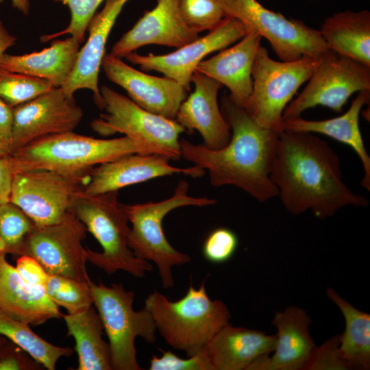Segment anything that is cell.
<instances>
[{
	"mask_svg": "<svg viewBox=\"0 0 370 370\" xmlns=\"http://www.w3.org/2000/svg\"><path fill=\"white\" fill-rule=\"evenodd\" d=\"M186 25L199 33L211 31L225 18L217 0H177Z\"/></svg>",
	"mask_w": 370,
	"mask_h": 370,
	"instance_id": "836d02e7",
	"label": "cell"
},
{
	"mask_svg": "<svg viewBox=\"0 0 370 370\" xmlns=\"http://www.w3.org/2000/svg\"><path fill=\"white\" fill-rule=\"evenodd\" d=\"M16 269L23 281L27 284L42 288L49 273L34 258L27 255L19 256Z\"/></svg>",
	"mask_w": 370,
	"mask_h": 370,
	"instance_id": "ab89813d",
	"label": "cell"
},
{
	"mask_svg": "<svg viewBox=\"0 0 370 370\" xmlns=\"http://www.w3.org/2000/svg\"><path fill=\"white\" fill-rule=\"evenodd\" d=\"M370 98V90L358 92L351 106L343 114L321 121H310L301 116L282 120L280 132L321 134L353 149L359 158L364 170L361 186L370 190V157L365 148L359 127V116L364 105Z\"/></svg>",
	"mask_w": 370,
	"mask_h": 370,
	"instance_id": "d4e9b609",
	"label": "cell"
},
{
	"mask_svg": "<svg viewBox=\"0 0 370 370\" xmlns=\"http://www.w3.org/2000/svg\"><path fill=\"white\" fill-rule=\"evenodd\" d=\"M53 87L47 79L0 68V98L13 108L36 98Z\"/></svg>",
	"mask_w": 370,
	"mask_h": 370,
	"instance_id": "d6a6232c",
	"label": "cell"
},
{
	"mask_svg": "<svg viewBox=\"0 0 370 370\" xmlns=\"http://www.w3.org/2000/svg\"><path fill=\"white\" fill-rule=\"evenodd\" d=\"M128 0H106L102 10L95 14L87 30L88 37L80 47L73 69L66 83L61 87L70 98L79 89L93 92L95 103L103 109V99L99 87V73L105 56V49L110 33Z\"/></svg>",
	"mask_w": 370,
	"mask_h": 370,
	"instance_id": "ffe728a7",
	"label": "cell"
},
{
	"mask_svg": "<svg viewBox=\"0 0 370 370\" xmlns=\"http://www.w3.org/2000/svg\"><path fill=\"white\" fill-rule=\"evenodd\" d=\"M327 296L341 311L345 323L338 350L347 369H369L370 314L362 312L328 288Z\"/></svg>",
	"mask_w": 370,
	"mask_h": 370,
	"instance_id": "f1b7e54d",
	"label": "cell"
},
{
	"mask_svg": "<svg viewBox=\"0 0 370 370\" xmlns=\"http://www.w3.org/2000/svg\"><path fill=\"white\" fill-rule=\"evenodd\" d=\"M45 367L23 348L7 339L0 345V370H41Z\"/></svg>",
	"mask_w": 370,
	"mask_h": 370,
	"instance_id": "74e56055",
	"label": "cell"
},
{
	"mask_svg": "<svg viewBox=\"0 0 370 370\" xmlns=\"http://www.w3.org/2000/svg\"><path fill=\"white\" fill-rule=\"evenodd\" d=\"M261 38L247 32L235 45L202 60L196 70L225 86L230 99L245 108L252 92L251 71Z\"/></svg>",
	"mask_w": 370,
	"mask_h": 370,
	"instance_id": "7402d4cb",
	"label": "cell"
},
{
	"mask_svg": "<svg viewBox=\"0 0 370 370\" xmlns=\"http://www.w3.org/2000/svg\"><path fill=\"white\" fill-rule=\"evenodd\" d=\"M199 177L205 170L195 165L188 168L175 167L169 160L157 154L132 153L95 166L89 173L83 193L96 195L173 174Z\"/></svg>",
	"mask_w": 370,
	"mask_h": 370,
	"instance_id": "e0dca14e",
	"label": "cell"
},
{
	"mask_svg": "<svg viewBox=\"0 0 370 370\" xmlns=\"http://www.w3.org/2000/svg\"><path fill=\"white\" fill-rule=\"evenodd\" d=\"M100 92L106 112L90 123L95 132L102 136L123 134L153 154L169 160L181 158L180 136L186 131L175 120L151 113L107 86Z\"/></svg>",
	"mask_w": 370,
	"mask_h": 370,
	"instance_id": "ba28073f",
	"label": "cell"
},
{
	"mask_svg": "<svg viewBox=\"0 0 370 370\" xmlns=\"http://www.w3.org/2000/svg\"><path fill=\"white\" fill-rule=\"evenodd\" d=\"M88 178H73L47 170L16 173L10 202L18 207L35 226L54 224L72 209Z\"/></svg>",
	"mask_w": 370,
	"mask_h": 370,
	"instance_id": "7c38bea8",
	"label": "cell"
},
{
	"mask_svg": "<svg viewBox=\"0 0 370 370\" xmlns=\"http://www.w3.org/2000/svg\"><path fill=\"white\" fill-rule=\"evenodd\" d=\"M199 37L184 22L177 0H157L156 5L114 43L110 54L122 58L151 44L178 49Z\"/></svg>",
	"mask_w": 370,
	"mask_h": 370,
	"instance_id": "ac0fdd59",
	"label": "cell"
},
{
	"mask_svg": "<svg viewBox=\"0 0 370 370\" xmlns=\"http://www.w3.org/2000/svg\"><path fill=\"white\" fill-rule=\"evenodd\" d=\"M224 14L239 21L246 32L265 38L282 60L319 58L329 50L319 30L299 20L288 19L257 0H217Z\"/></svg>",
	"mask_w": 370,
	"mask_h": 370,
	"instance_id": "30bf717a",
	"label": "cell"
},
{
	"mask_svg": "<svg viewBox=\"0 0 370 370\" xmlns=\"http://www.w3.org/2000/svg\"><path fill=\"white\" fill-rule=\"evenodd\" d=\"M238 245V239L234 231L227 227H218L206 238L202 247V254L210 262L224 263L234 256Z\"/></svg>",
	"mask_w": 370,
	"mask_h": 370,
	"instance_id": "d590c367",
	"label": "cell"
},
{
	"mask_svg": "<svg viewBox=\"0 0 370 370\" xmlns=\"http://www.w3.org/2000/svg\"><path fill=\"white\" fill-rule=\"evenodd\" d=\"M144 307L164 341L171 347L185 352L188 357L204 352L231 318L223 301L210 299L204 281L195 289L190 280L186 294L175 301L154 290L145 299Z\"/></svg>",
	"mask_w": 370,
	"mask_h": 370,
	"instance_id": "277c9868",
	"label": "cell"
},
{
	"mask_svg": "<svg viewBox=\"0 0 370 370\" xmlns=\"http://www.w3.org/2000/svg\"><path fill=\"white\" fill-rule=\"evenodd\" d=\"M101 68L108 79L122 87L135 103L165 118L175 120L187 97L188 90L176 81L145 73L110 53L105 54Z\"/></svg>",
	"mask_w": 370,
	"mask_h": 370,
	"instance_id": "2e32d148",
	"label": "cell"
},
{
	"mask_svg": "<svg viewBox=\"0 0 370 370\" xmlns=\"http://www.w3.org/2000/svg\"><path fill=\"white\" fill-rule=\"evenodd\" d=\"M89 284L93 305L109 341L112 369L140 370L135 340L140 336L149 343L156 341V326L151 313L145 307L133 309L135 294L122 284L107 286L100 280Z\"/></svg>",
	"mask_w": 370,
	"mask_h": 370,
	"instance_id": "52a82bcc",
	"label": "cell"
},
{
	"mask_svg": "<svg viewBox=\"0 0 370 370\" xmlns=\"http://www.w3.org/2000/svg\"><path fill=\"white\" fill-rule=\"evenodd\" d=\"M310 323L307 312L296 306L276 312L271 322L278 331L274 354L258 360L248 370L308 369L317 348L309 332Z\"/></svg>",
	"mask_w": 370,
	"mask_h": 370,
	"instance_id": "44dd1931",
	"label": "cell"
},
{
	"mask_svg": "<svg viewBox=\"0 0 370 370\" xmlns=\"http://www.w3.org/2000/svg\"><path fill=\"white\" fill-rule=\"evenodd\" d=\"M66 5L71 11V21L63 30L40 37L42 42L52 40L58 36L69 34L82 43L88 25L99 5L104 0H53Z\"/></svg>",
	"mask_w": 370,
	"mask_h": 370,
	"instance_id": "e575fe53",
	"label": "cell"
},
{
	"mask_svg": "<svg viewBox=\"0 0 370 370\" xmlns=\"http://www.w3.org/2000/svg\"><path fill=\"white\" fill-rule=\"evenodd\" d=\"M339 335L317 348L308 369H347L338 347Z\"/></svg>",
	"mask_w": 370,
	"mask_h": 370,
	"instance_id": "f35d334b",
	"label": "cell"
},
{
	"mask_svg": "<svg viewBox=\"0 0 370 370\" xmlns=\"http://www.w3.org/2000/svg\"><path fill=\"white\" fill-rule=\"evenodd\" d=\"M132 153L153 154L146 146L126 136L100 139L72 131L35 140L13 151L8 159L13 175L47 170L86 179L95 166Z\"/></svg>",
	"mask_w": 370,
	"mask_h": 370,
	"instance_id": "3957f363",
	"label": "cell"
},
{
	"mask_svg": "<svg viewBox=\"0 0 370 370\" xmlns=\"http://www.w3.org/2000/svg\"><path fill=\"white\" fill-rule=\"evenodd\" d=\"M191 83L194 85V90L181 103L175 120L186 132L197 130L206 147L221 149L231 138L230 127L217 101L222 85L197 70L193 74Z\"/></svg>",
	"mask_w": 370,
	"mask_h": 370,
	"instance_id": "d6986e66",
	"label": "cell"
},
{
	"mask_svg": "<svg viewBox=\"0 0 370 370\" xmlns=\"http://www.w3.org/2000/svg\"><path fill=\"white\" fill-rule=\"evenodd\" d=\"M10 154L9 146L0 140V158L8 157Z\"/></svg>",
	"mask_w": 370,
	"mask_h": 370,
	"instance_id": "f6af8a7d",
	"label": "cell"
},
{
	"mask_svg": "<svg viewBox=\"0 0 370 370\" xmlns=\"http://www.w3.org/2000/svg\"><path fill=\"white\" fill-rule=\"evenodd\" d=\"M370 90V66L328 50L319 59L308 83L283 112L282 119L301 116L317 106L341 112L349 97Z\"/></svg>",
	"mask_w": 370,
	"mask_h": 370,
	"instance_id": "8fae6325",
	"label": "cell"
},
{
	"mask_svg": "<svg viewBox=\"0 0 370 370\" xmlns=\"http://www.w3.org/2000/svg\"><path fill=\"white\" fill-rule=\"evenodd\" d=\"M7 341V338L0 334V345L4 343Z\"/></svg>",
	"mask_w": 370,
	"mask_h": 370,
	"instance_id": "bcb514c9",
	"label": "cell"
},
{
	"mask_svg": "<svg viewBox=\"0 0 370 370\" xmlns=\"http://www.w3.org/2000/svg\"><path fill=\"white\" fill-rule=\"evenodd\" d=\"M221 111L231 130L229 143L219 149L180 140L181 157L206 169L213 186H234L259 202L278 196L270 177L279 132L262 127L245 109L224 95Z\"/></svg>",
	"mask_w": 370,
	"mask_h": 370,
	"instance_id": "7a4b0ae2",
	"label": "cell"
},
{
	"mask_svg": "<svg viewBox=\"0 0 370 370\" xmlns=\"http://www.w3.org/2000/svg\"><path fill=\"white\" fill-rule=\"evenodd\" d=\"M0 311L32 325L62 317L43 289L25 283L5 255H0Z\"/></svg>",
	"mask_w": 370,
	"mask_h": 370,
	"instance_id": "cb8c5ba5",
	"label": "cell"
},
{
	"mask_svg": "<svg viewBox=\"0 0 370 370\" xmlns=\"http://www.w3.org/2000/svg\"><path fill=\"white\" fill-rule=\"evenodd\" d=\"M12 177L8 157L0 158V204L10 202Z\"/></svg>",
	"mask_w": 370,
	"mask_h": 370,
	"instance_id": "60d3db41",
	"label": "cell"
},
{
	"mask_svg": "<svg viewBox=\"0 0 370 370\" xmlns=\"http://www.w3.org/2000/svg\"><path fill=\"white\" fill-rule=\"evenodd\" d=\"M86 232L71 210L58 223L34 226L25 238L22 255L36 259L49 274L88 281L86 249L82 244Z\"/></svg>",
	"mask_w": 370,
	"mask_h": 370,
	"instance_id": "4fadbf2b",
	"label": "cell"
},
{
	"mask_svg": "<svg viewBox=\"0 0 370 370\" xmlns=\"http://www.w3.org/2000/svg\"><path fill=\"white\" fill-rule=\"evenodd\" d=\"M3 0H0L1 2ZM12 6L18 10L27 15L29 12L30 3L29 0H11Z\"/></svg>",
	"mask_w": 370,
	"mask_h": 370,
	"instance_id": "ee69618b",
	"label": "cell"
},
{
	"mask_svg": "<svg viewBox=\"0 0 370 370\" xmlns=\"http://www.w3.org/2000/svg\"><path fill=\"white\" fill-rule=\"evenodd\" d=\"M34 226L14 204H0V255L21 256L25 238Z\"/></svg>",
	"mask_w": 370,
	"mask_h": 370,
	"instance_id": "1f68e13d",
	"label": "cell"
},
{
	"mask_svg": "<svg viewBox=\"0 0 370 370\" xmlns=\"http://www.w3.org/2000/svg\"><path fill=\"white\" fill-rule=\"evenodd\" d=\"M328 48L370 66V12L347 10L327 18L319 30Z\"/></svg>",
	"mask_w": 370,
	"mask_h": 370,
	"instance_id": "4316f807",
	"label": "cell"
},
{
	"mask_svg": "<svg viewBox=\"0 0 370 370\" xmlns=\"http://www.w3.org/2000/svg\"><path fill=\"white\" fill-rule=\"evenodd\" d=\"M83 116L74 98L53 87L36 98L13 108L11 153L38 138L73 131Z\"/></svg>",
	"mask_w": 370,
	"mask_h": 370,
	"instance_id": "5bb4252c",
	"label": "cell"
},
{
	"mask_svg": "<svg viewBox=\"0 0 370 370\" xmlns=\"http://www.w3.org/2000/svg\"><path fill=\"white\" fill-rule=\"evenodd\" d=\"M13 123V107L0 98V140L10 147Z\"/></svg>",
	"mask_w": 370,
	"mask_h": 370,
	"instance_id": "b9f144b4",
	"label": "cell"
},
{
	"mask_svg": "<svg viewBox=\"0 0 370 370\" xmlns=\"http://www.w3.org/2000/svg\"><path fill=\"white\" fill-rule=\"evenodd\" d=\"M90 280L80 281L61 275L49 274L42 289L56 306L65 308L68 314H74L93 305Z\"/></svg>",
	"mask_w": 370,
	"mask_h": 370,
	"instance_id": "4dcf8cb0",
	"label": "cell"
},
{
	"mask_svg": "<svg viewBox=\"0 0 370 370\" xmlns=\"http://www.w3.org/2000/svg\"><path fill=\"white\" fill-rule=\"evenodd\" d=\"M275 343V335L228 323L213 336L206 352L214 370H248L273 352Z\"/></svg>",
	"mask_w": 370,
	"mask_h": 370,
	"instance_id": "603a6c76",
	"label": "cell"
},
{
	"mask_svg": "<svg viewBox=\"0 0 370 370\" xmlns=\"http://www.w3.org/2000/svg\"><path fill=\"white\" fill-rule=\"evenodd\" d=\"M102 247L86 249L87 262L112 275L119 270L143 278L152 270L148 261L137 258L127 245V217L118 199V191L96 195L82 193L71 209Z\"/></svg>",
	"mask_w": 370,
	"mask_h": 370,
	"instance_id": "5b68a950",
	"label": "cell"
},
{
	"mask_svg": "<svg viewBox=\"0 0 370 370\" xmlns=\"http://www.w3.org/2000/svg\"><path fill=\"white\" fill-rule=\"evenodd\" d=\"M270 177L283 206L294 215L310 210L324 219L347 206L369 205L367 198L343 182L336 153L312 133L279 132Z\"/></svg>",
	"mask_w": 370,
	"mask_h": 370,
	"instance_id": "6da1fadb",
	"label": "cell"
},
{
	"mask_svg": "<svg viewBox=\"0 0 370 370\" xmlns=\"http://www.w3.org/2000/svg\"><path fill=\"white\" fill-rule=\"evenodd\" d=\"M29 324L0 311V334L14 343L48 370H54L58 360L69 357L71 347L53 345L34 332Z\"/></svg>",
	"mask_w": 370,
	"mask_h": 370,
	"instance_id": "f546056e",
	"label": "cell"
},
{
	"mask_svg": "<svg viewBox=\"0 0 370 370\" xmlns=\"http://www.w3.org/2000/svg\"><path fill=\"white\" fill-rule=\"evenodd\" d=\"M318 59L279 62L270 58L265 47H259L251 71L252 92L244 108L258 125L280 132L287 104L309 79Z\"/></svg>",
	"mask_w": 370,
	"mask_h": 370,
	"instance_id": "9c48e42d",
	"label": "cell"
},
{
	"mask_svg": "<svg viewBox=\"0 0 370 370\" xmlns=\"http://www.w3.org/2000/svg\"><path fill=\"white\" fill-rule=\"evenodd\" d=\"M238 20L225 17L213 29L197 40L163 55L147 56L132 52L125 59L144 71H155L172 79L190 90L191 78L198 64L208 54L228 47L246 34Z\"/></svg>",
	"mask_w": 370,
	"mask_h": 370,
	"instance_id": "9a60e30c",
	"label": "cell"
},
{
	"mask_svg": "<svg viewBox=\"0 0 370 370\" xmlns=\"http://www.w3.org/2000/svg\"><path fill=\"white\" fill-rule=\"evenodd\" d=\"M16 38L12 35L0 21V58L5 51L16 43Z\"/></svg>",
	"mask_w": 370,
	"mask_h": 370,
	"instance_id": "7bdbcfd3",
	"label": "cell"
},
{
	"mask_svg": "<svg viewBox=\"0 0 370 370\" xmlns=\"http://www.w3.org/2000/svg\"><path fill=\"white\" fill-rule=\"evenodd\" d=\"M67 335L73 337L77 354V370H111L109 343L103 338V327L96 308L62 315Z\"/></svg>",
	"mask_w": 370,
	"mask_h": 370,
	"instance_id": "83f0119b",
	"label": "cell"
},
{
	"mask_svg": "<svg viewBox=\"0 0 370 370\" xmlns=\"http://www.w3.org/2000/svg\"><path fill=\"white\" fill-rule=\"evenodd\" d=\"M160 357L153 355L149 360V370H214L206 350L184 359L169 350L162 351Z\"/></svg>",
	"mask_w": 370,
	"mask_h": 370,
	"instance_id": "8d00e7d4",
	"label": "cell"
},
{
	"mask_svg": "<svg viewBox=\"0 0 370 370\" xmlns=\"http://www.w3.org/2000/svg\"><path fill=\"white\" fill-rule=\"evenodd\" d=\"M188 183L180 180L173 195L164 200L126 205L122 204L132 227L127 237V245L138 258L153 262L158 267L162 287L174 286L171 269L190 261V257L176 250L166 239L162 221L173 210L184 206H208L217 203L208 197L188 195Z\"/></svg>",
	"mask_w": 370,
	"mask_h": 370,
	"instance_id": "8992f818",
	"label": "cell"
},
{
	"mask_svg": "<svg viewBox=\"0 0 370 370\" xmlns=\"http://www.w3.org/2000/svg\"><path fill=\"white\" fill-rule=\"evenodd\" d=\"M80 44L70 36L54 40L40 51L23 55L4 53L0 58V68L47 79L53 87L61 88L73 69Z\"/></svg>",
	"mask_w": 370,
	"mask_h": 370,
	"instance_id": "484cf974",
	"label": "cell"
}]
</instances>
